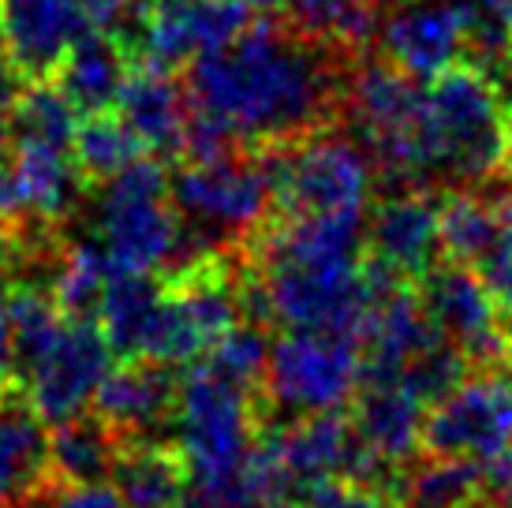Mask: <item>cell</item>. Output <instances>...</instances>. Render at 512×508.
I'll use <instances>...</instances> for the list:
<instances>
[{
  "instance_id": "6da1fadb",
  "label": "cell",
  "mask_w": 512,
  "mask_h": 508,
  "mask_svg": "<svg viewBox=\"0 0 512 508\" xmlns=\"http://www.w3.org/2000/svg\"><path fill=\"white\" fill-rule=\"evenodd\" d=\"M341 57L288 23L251 19L236 42L191 64L187 94L195 113L217 120L236 142L281 146L333 120L344 101Z\"/></svg>"
},
{
  "instance_id": "7a4b0ae2",
  "label": "cell",
  "mask_w": 512,
  "mask_h": 508,
  "mask_svg": "<svg viewBox=\"0 0 512 508\" xmlns=\"http://www.w3.org/2000/svg\"><path fill=\"white\" fill-rule=\"evenodd\" d=\"M505 109L498 86L475 64H453L423 90L419 142L427 176L486 184L505 169Z\"/></svg>"
},
{
  "instance_id": "3957f363",
  "label": "cell",
  "mask_w": 512,
  "mask_h": 508,
  "mask_svg": "<svg viewBox=\"0 0 512 508\" xmlns=\"http://www.w3.org/2000/svg\"><path fill=\"white\" fill-rule=\"evenodd\" d=\"M195 228L169 195V172L157 157H139L113 176L98 198V240L116 273L157 277L191 247Z\"/></svg>"
},
{
  "instance_id": "277c9868",
  "label": "cell",
  "mask_w": 512,
  "mask_h": 508,
  "mask_svg": "<svg viewBox=\"0 0 512 508\" xmlns=\"http://www.w3.org/2000/svg\"><path fill=\"white\" fill-rule=\"evenodd\" d=\"M176 449L184 456L191 490H210L236 479L258 445L255 411L247 389L221 378L217 370L199 367L180 381L176 400Z\"/></svg>"
},
{
  "instance_id": "5b68a950",
  "label": "cell",
  "mask_w": 512,
  "mask_h": 508,
  "mask_svg": "<svg viewBox=\"0 0 512 508\" xmlns=\"http://www.w3.org/2000/svg\"><path fill=\"white\" fill-rule=\"evenodd\" d=\"M266 150V172L273 184V202L285 217L303 213H367L370 157L344 135L314 131L307 139L258 146Z\"/></svg>"
},
{
  "instance_id": "8992f818",
  "label": "cell",
  "mask_w": 512,
  "mask_h": 508,
  "mask_svg": "<svg viewBox=\"0 0 512 508\" xmlns=\"http://www.w3.org/2000/svg\"><path fill=\"white\" fill-rule=\"evenodd\" d=\"M109 359L113 348L94 318H64L49 337L15 352L27 385L23 396L53 426L86 415L98 396V385L113 370Z\"/></svg>"
},
{
  "instance_id": "52a82bcc",
  "label": "cell",
  "mask_w": 512,
  "mask_h": 508,
  "mask_svg": "<svg viewBox=\"0 0 512 508\" xmlns=\"http://www.w3.org/2000/svg\"><path fill=\"white\" fill-rule=\"evenodd\" d=\"M262 385L273 408L292 415L341 411L363 385V348L341 333L288 329L270 344Z\"/></svg>"
},
{
  "instance_id": "ba28073f",
  "label": "cell",
  "mask_w": 512,
  "mask_h": 508,
  "mask_svg": "<svg viewBox=\"0 0 512 508\" xmlns=\"http://www.w3.org/2000/svg\"><path fill=\"white\" fill-rule=\"evenodd\" d=\"M344 105L352 124L367 139L370 161L382 176L397 184L427 180L423 169V142H419V113H423V90L412 75L393 64H363L344 83Z\"/></svg>"
},
{
  "instance_id": "9c48e42d",
  "label": "cell",
  "mask_w": 512,
  "mask_h": 508,
  "mask_svg": "<svg viewBox=\"0 0 512 508\" xmlns=\"http://www.w3.org/2000/svg\"><path fill=\"white\" fill-rule=\"evenodd\" d=\"M169 195L195 232L240 240L266 225L273 184L262 154H225L214 161H184L169 180Z\"/></svg>"
},
{
  "instance_id": "30bf717a",
  "label": "cell",
  "mask_w": 512,
  "mask_h": 508,
  "mask_svg": "<svg viewBox=\"0 0 512 508\" xmlns=\"http://www.w3.org/2000/svg\"><path fill=\"white\" fill-rule=\"evenodd\" d=\"M251 27V8L240 0H143L131 8L124 49L131 60L180 68L236 42Z\"/></svg>"
},
{
  "instance_id": "8fae6325",
  "label": "cell",
  "mask_w": 512,
  "mask_h": 508,
  "mask_svg": "<svg viewBox=\"0 0 512 508\" xmlns=\"http://www.w3.org/2000/svg\"><path fill=\"white\" fill-rule=\"evenodd\" d=\"M423 445L430 456L490 460L512 445V355L479 378H464L427 415Z\"/></svg>"
},
{
  "instance_id": "7c38bea8",
  "label": "cell",
  "mask_w": 512,
  "mask_h": 508,
  "mask_svg": "<svg viewBox=\"0 0 512 508\" xmlns=\"http://www.w3.org/2000/svg\"><path fill=\"white\" fill-rule=\"evenodd\" d=\"M479 19V0H404L382 23L378 45L385 64L419 83L460 64V53L468 49Z\"/></svg>"
},
{
  "instance_id": "4fadbf2b",
  "label": "cell",
  "mask_w": 512,
  "mask_h": 508,
  "mask_svg": "<svg viewBox=\"0 0 512 508\" xmlns=\"http://www.w3.org/2000/svg\"><path fill=\"white\" fill-rule=\"evenodd\" d=\"M419 284H423L419 296L427 303L434 325L441 329V337L460 344L471 363L498 367L509 359L512 337L501 325L494 296L479 277V269L464 266V262H445V266L430 269Z\"/></svg>"
},
{
  "instance_id": "5bb4252c",
  "label": "cell",
  "mask_w": 512,
  "mask_h": 508,
  "mask_svg": "<svg viewBox=\"0 0 512 508\" xmlns=\"http://www.w3.org/2000/svg\"><path fill=\"white\" fill-rule=\"evenodd\" d=\"M86 27L79 0H0V64L19 83H49Z\"/></svg>"
},
{
  "instance_id": "9a60e30c",
  "label": "cell",
  "mask_w": 512,
  "mask_h": 508,
  "mask_svg": "<svg viewBox=\"0 0 512 508\" xmlns=\"http://www.w3.org/2000/svg\"><path fill=\"white\" fill-rule=\"evenodd\" d=\"M262 441L292 482H314L326 479V475H352V479L378 482V475L385 471L374 460V452L359 441L356 426L344 423L337 411L296 415L292 423L277 426Z\"/></svg>"
},
{
  "instance_id": "2e32d148",
  "label": "cell",
  "mask_w": 512,
  "mask_h": 508,
  "mask_svg": "<svg viewBox=\"0 0 512 508\" xmlns=\"http://www.w3.org/2000/svg\"><path fill=\"white\" fill-rule=\"evenodd\" d=\"M352 426L382 467L408 464L423 445L427 400L400 374H363Z\"/></svg>"
},
{
  "instance_id": "e0dca14e",
  "label": "cell",
  "mask_w": 512,
  "mask_h": 508,
  "mask_svg": "<svg viewBox=\"0 0 512 508\" xmlns=\"http://www.w3.org/2000/svg\"><path fill=\"white\" fill-rule=\"evenodd\" d=\"M370 258L382 262L400 281H423L438 266V202L423 191H400L385 198L367 225Z\"/></svg>"
},
{
  "instance_id": "ac0fdd59",
  "label": "cell",
  "mask_w": 512,
  "mask_h": 508,
  "mask_svg": "<svg viewBox=\"0 0 512 508\" xmlns=\"http://www.w3.org/2000/svg\"><path fill=\"white\" fill-rule=\"evenodd\" d=\"M176 400H180V381L169 363L124 359L98 385L94 415L113 426L116 434L146 438L150 430L165 426L176 415Z\"/></svg>"
},
{
  "instance_id": "d6986e66",
  "label": "cell",
  "mask_w": 512,
  "mask_h": 508,
  "mask_svg": "<svg viewBox=\"0 0 512 508\" xmlns=\"http://www.w3.org/2000/svg\"><path fill=\"white\" fill-rule=\"evenodd\" d=\"M116 113L124 116V124L139 135L150 154H180L195 105L184 86L172 79V68L131 60Z\"/></svg>"
},
{
  "instance_id": "ffe728a7",
  "label": "cell",
  "mask_w": 512,
  "mask_h": 508,
  "mask_svg": "<svg viewBox=\"0 0 512 508\" xmlns=\"http://www.w3.org/2000/svg\"><path fill=\"white\" fill-rule=\"evenodd\" d=\"M438 340L445 337L430 318L423 296H415L408 284H400L370 311L363 325V337H359L363 374H400Z\"/></svg>"
},
{
  "instance_id": "44dd1931",
  "label": "cell",
  "mask_w": 512,
  "mask_h": 508,
  "mask_svg": "<svg viewBox=\"0 0 512 508\" xmlns=\"http://www.w3.org/2000/svg\"><path fill=\"white\" fill-rule=\"evenodd\" d=\"M49 434L27 396L0 389V508H19L45 486Z\"/></svg>"
},
{
  "instance_id": "7402d4cb",
  "label": "cell",
  "mask_w": 512,
  "mask_h": 508,
  "mask_svg": "<svg viewBox=\"0 0 512 508\" xmlns=\"http://www.w3.org/2000/svg\"><path fill=\"white\" fill-rule=\"evenodd\" d=\"M8 161L15 169L23 202H27V217L64 221L79 206L86 176L75 165V154L68 142L12 135V157Z\"/></svg>"
},
{
  "instance_id": "603a6c76",
  "label": "cell",
  "mask_w": 512,
  "mask_h": 508,
  "mask_svg": "<svg viewBox=\"0 0 512 508\" xmlns=\"http://www.w3.org/2000/svg\"><path fill=\"white\" fill-rule=\"evenodd\" d=\"M109 479L131 508H187L191 497V475L180 449L150 438L124 441Z\"/></svg>"
},
{
  "instance_id": "cb8c5ba5",
  "label": "cell",
  "mask_w": 512,
  "mask_h": 508,
  "mask_svg": "<svg viewBox=\"0 0 512 508\" xmlns=\"http://www.w3.org/2000/svg\"><path fill=\"white\" fill-rule=\"evenodd\" d=\"M131 57L120 34H109V30H86L83 38L72 45V53L64 57L57 79L53 83L68 94L79 116L90 113H105V109H116V98H120V86L128 79Z\"/></svg>"
},
{
  "instance_id": "d4e9b609",
  "label": "cell",
  "mask_w": 512,
  "mask_h": 508,
  "mask_svg": "<svg viewBox=\"0 0 512 508\" xmlns=\"http://www.w3.org/2000/svg\"><path fill=\"white\" fill-rule=\"evenodd\" d=\"M161 288L165 284H157L146 273H113V281L105 284V296L94 318L116 355L143 359L146 337H150L157 303H161Z\"/></svg>"
},
{
  "instance_id": "484cf974",
  "label": "cell",
  "mask_w": 512,
  "mask_h": 508,
  "mask_svg": "<svg viewBox=\"0 0 512 508\" xmlns=\"http://www.w3.org/2000/svg\"><path fill=\"white\" fill-rule=\"evenodd\" d=\"M288 27L344 57H356L378 34V15L370 0H285Z\"/></svg>"
},
{
  "instance_id": "4316f807",
  "label": "cell",
  "mask_w": 512,
  "mask_h": 508,
  "mask_svg": "<svg viewBox=\"0 0 512 508\" xmlns=\"http://www.w3.org/2000/svg\"><path fill=\"white\" fill-rule=\"evenodd\" d=\"M120 434L98 415H75L49 434V467L60 482H98L113 475Z\"/></svg>"
},
{
  "instance_id": "83f0119b",
  "label": "cell",
  "mask_w": 512,
  "mask_h": 508,
  "mask_svg": "<svg viewBox=\"0 0 512 508\" xmlns=\"http://www.w3.org/2000/svg\"><path fill=\"white\" fill-rule=\"evenodd\" d=\"M72 154L86 180L109 184L113 176H120L128 165H135L146 154V146L124 124V116L116 113V109H105V113L79 116L72 135Z\"/></svg>"
},
{
  "instance_id": "f1b7e54d",
  "label": "cell",
  "mask_w": 512,
  "mask_h": 508,
  "mask_svg": "<svg viewBox=\"0 0 512 508\" xmlns=\"http://www.w3.org/2000/svg\"><path fill=\"white\" fill-rule=\"evenodd\" d=\"M498 210L494 202L471 195V191H453L438 202V240L441 254L449 262L479 266L483 254L498 240Z\"/></svg>"
},
{
  "instance_id": "f546056e",
  "label": "cell",
  "mask_w": 512,
  "mask_h": 508,
  "mask_svg": "<svg viewBox=\"0 0 512 508\" xmlns=\"http://www.w3.org/2000/svg\"><path fill=\"white\" fill-rule=\"evenodd\" d=\"M483 490L486 479L479 460L464 456H434L423 467H415L400 486L408 508H475Z\"/></svg>"
},
{
  "instance_id": "4dcf8cb0",
  "label": "cell",
  "mask_w": 512,
  "mask_h": 508,
  "mask_svg": "<svg viewBox=\"0 0 512 508\" xmlns=\"http://www.w3.org/2000/svg\"><path fill=\"white\" fill-rule=\"evenodd\" d=\"M113 273L116 269L109 262V254L101 251V243H72L57 258L49 292L68 318H94Z\"/></svg>"
},
{
  "instance_id": "1f68e13d",
  "label": "cell",
  "mask_w": 512,
  "mask_h": 508,
  "mask_svg": "<svg viewBox=\"0 0 512 508\" xmlns=\"http://www.w3.org/2000/svg\"><path fill=\"white\" fill-rule=\"evenodd\" d=\"M12 135H30V139H53L72 146L79 109L53 79L49 83H27L23 94H15L12 113H8Z\"/></svg>"
},
{
  "instance_id": "d6a6232c",
  "label": "cell",
  "mask_w": 512,
  "mask_h": 508,
  "mask_svg": "<svg viewBox=\"0 0 512 508\" xmlns=\"http://www.w3.org/2000/svg\"><path fill=\"white\" fill-rule=\"evenodd\" d=\"M266 363H270V337L258 325L243 322L232 325L225 337H217V344L206 352V367L217 370L221 378L243 385V389L262 381Z\"/></svg>"
},
{
  "instance_id": "836d02e7",
  "label": "cell",
  "mask_w": 512,
  "mask_h": 508,
  "mask_svg": "<svg viewBox=\"0 0 512 508\" xmlns=\"http://www.w3.org/2000/svg\"><path fill=\"white\" fill-rule=\"evenodd\" d=\"M468 367H471V359L464 355L460 344L438 340L434 348H427L419 359H412L408 367L400 370V378L408 381L427 404H438L441 396H449L460 381L468 378Z\"/></svg>"
},
{
  "instance_id": "e575fe53",
  "label": "cell",
  "mask_w": 512,
  "mask_h": 508,
  "mask_svg": "<svg viewBox=\"0 0 512 508\" xmlns=\"http://www.w3.org/2000/svg\"><path fill=\"white\" fill-rule=\"evenodd\" d=\"M494 210H498V240L494 247L483 254L479 262V277L486 281L490 296H494V307L501 314V325L509 329L512 337V187L494 195Z\"/></svg>"
},
{
  "instance_id": "d590c367",
  "label": "cell",
  "mask_w": 512,
  "mask_h": 508,
  "mask_svg": "<svg viewBox=\"0 0 512 508\" xmlns=\"http://www.w3.org/2000/svg\"><path fill=\"white\" fill-rule=\"evenodd\" d=\"M299 508H389V497L378 490V482L326 475V479L303 482Z\"/></svg>"
},
{
  "instance_id": "8d00e7d4",
  "label": "cell",
  "mask_w": 512,
  "mask_h": 508,
  "mask_svg": "<svg viewBox=\"0 0 512 508\" xmlns=\"http://www.w3.org/2000/svg\"><path fill=\"white\" fill-rule=\"evenodd\" d=\"M42 508H131L116 486L105 479L98 482H64L60 490L45 497Z\"/></svg>"
},
{
  "instance_id": "74e56055",
  "label": "cell",
  "mask_w": 512,
  "mask_h": 508,
  "mask_svg": "<svg viewBox=\"0 0 512 508\" xmlns=\"http://www.w3.org/2000/svg\"><path fill=\"white\" fill-rule=\"evenodd\" d=\"M27 217V202L15 180V169L8 157H0V228H12Z\"/></svg>"
},
{
  "instance_id": "f35d334b",
  "label": "cell",
  "mask_w": 512,
  "mask_h": 508,
  "mask_svg": "<svg viewBox=\"0 0 512 508\" xmlns=\"http://www.w3.org/2000/svg\"><path fill=\"white\" fill-rule=\"evenodd\" d=\"M79 4H83L86 19L98 30L120 27L131 15V8H135V0H79Z\"/></svg>"
},
{
  "instance_id": "ab89813d",
  "label": "cell",
  "mask_w": 512,
  "mask_h": 508,
  "mask_svg": "<svg viewBox=\"0 0 512 508\" xmlns=\"http://www.w3.org/2000/svg\"><path fill=\"white\" fill-rule=\"evenodd\" d=\"M8 288L0 281V389H4V381L12 374L15 367V344H12V314H8Z\"/></svg>"
},
{
  "instance_id": "60d3db41",
  "label": "cell",
  "mask_w": 512,
  "mask_h": 508,
  "mask_svg": "<svg viewBox=\"0 0 512 508\" xmlns=\"http://www.w3.org/2000/svg\"><path fill=\"white\" fill-rule=\"evenodd\" d=\"M479 8H483L490 19H498V23L512 27V0H479Z\"/></svg>"
},
{
  "instance_id": "b9f144b4",
  "label": "cell",
  "mask_w": 512,
  "mask_h": 508,
  "mask_svg": "<svg viewBox=\"0 0 512 508\" xmlns=\"http://www.w3.org/2000/svg\"><path fill=\"white\" fill-rule=\"evenodd\" d=\"M12 71L0 64V116H8L12 113V101H15V94H12Z\"/></svg>"
},
{
  "instance_id": "7bdbcfd3",
  "label": "cell",
  "mask_w": 512,
  "mask_h": 508,
  "mask_svg": "<svg viewBox=\"0 0 512 508\" xmlns=\"http://www.w3.org/2000/svg\"><path fill=\"white\" fill-rule=\"evenodd\" d=\"M505 169L512 176V109H505Z\"/></svg>"
},
{
  "instance_id": "ee69618b",
  "label": "cell",
  "mask_w": 512,
  "mask_h": 508,
  "mask_svg": "<svg viewBox=\"0 0 512 508\" xmlns=\"http://www.w3.org/2000/svg\"><path fill=\"white\" fill-rule=\"evenodd\" d=\"M243 8L251 12H273V8H285V0H240Z\"/></svg>"
},
{
  "instance_id": "f6af8a7d",
  "label": "cell",
  "mask_w": 512,
  "mask_h": 508,
  "mask_svg": "<svg viewBox=\"0 0 512 508\" xmlns=\"http://www.w3.org/2000/svg\"><path fill=\"white\" fill-rule=\"evenodd\" d=\"M505 64L512 68V30H509V38H505Z\"/></svg>"
},
{
  "instance_id": "bcb514c9",
  "label": "cell",
  "mask_w": 512,
  "mask_h": 508,
  "mask_svg": "<svg viewBox=\"0 0 512 508\" xmlns=\"http://www.w3.org/2000/svg\"><path fill=\"white\" fill-rule=\"evenodd\" d=\"M494 501H498V508H512V490H509V494L494 497Z\"/></svg>"
},
{
  "instance_id": "7dc6e473",
  "label": "cell",
  "mask_w": 512,
  "mask_h": 508,
  "mask_svg": "<svg viewBox=\"0 0 512 508\" xmlns=\"http://www.w3.org/2000/svg\"><path fill=\"white\" fill-rule=\"evenodd\" d=\"M370 4H374V8H382V4L389 8V4H404V0H370Z\"/></svg>"
}]
</instances>
